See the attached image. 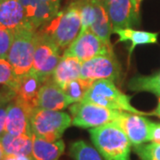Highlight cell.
<instances>
[{
	"instance_id": "484cf974",
	"label": "cell",
	"mask_w": 160,
	"mask_h": 160,
	"mask_svg": "<svg viewBox=\"0 0 160 160\" xmlns=\"http://www.w3.org/2000/svg\"><path fill=\"white\" fill-rule=\"evenodd\" d=\"M133 151L141 160H160V144L158 143L133 145Z\"/></svg>"
},
{
	"instance_id": "ac0fdd59",
	"label": "cell",
	"mask_w": 160,
	"mask_h": 160,
	"mask_svg": "<svg viewBox=\"0 0 160 160\" xmlns=\"http://www.w3.org/2000/svg\"><path fill=\"white\" fill-rule=\"evenodd\" d=\"M0 142L6 154L28 155L31 156L33 148V136L29 135H12L5 132Z\"/></svg>"
},
{
	"instance_id": "d6a6232c",
	"label": "cell",
	"mask_w": 160,
	"mask_h": 160,
	"mask_svg": "<svg viewBox=\"0 0 160 160\" xmlns=\"http://www.w3.org/2000/svg\"><path fill=\"white\" fill-rule=\"evenodd\" d=\"M5 156H6L5 150H4V148H3V145H2V143H1V142H0V160L4 159Z\"/></svg>"
},
{
	"instance_id": "7a4b0ae2",
	"label": "cell",
	"mask_w": 160,
	"mask_h": 160,
	"mask_svg": "<svg viewBox=\"0 0 160 160\" xmlns=\"http://www.w3.org/2000/svg\"><path fill=\"white\" fill-rule=\"evenodd\" d=\"M82 22L77 4L72 2L66 9L59 11L56 16L40 28V31L48 35L60 50H64L79 35ZM63 51V52H64Z\"/></svg>"
},
{
	"instance_id": "44dd1931",
	"label": "cell",
	"mask_w": 160,
	"mask_h": 160,
	"mask_svg": "<svg viewBox=\"0 0 160 160\" xmlns=\"http://www.w3.org/2000/svg\"><path fill=\"white\" fill-rule=\"evenodd\" d=\"M59 8V6L40 0L33 15L29 19V24L35 30H38L56 16Z\"/></svg>"
},
{
	"instance_id": "7c38bea8",
	"label": "cell",
	"mask_w": 160,
	"mask_h": 160,
	"mask_svg": "<svg viewBox=\"0 0 160 160\" xmlns=\"http://www.w3.org/2000/svg\"><path fill=\"white\" fill-rule=\"evenodd\" d=\"M0 25L13 33L23 28L33 29L19 0H0Z\"/></svg>"
},
{
	"instance_id": "6da1fadb",
	"label": "cell",
	"mask_w": 160,
	"mask_h": 160,
	"mask_svg": "<svg viewBox=\"0 0 160 160\" xmlns=\"http://www.w3.org/2000/svg\"><path fill=\"white\" fill-rule=\"evenodd\" d=\"M92 142L105 160H130L131 142L115 123L92 128Z\"/></svg>"
},
{
	"instance_id": "836d02e7",
	"label": "cell",
	"mask_w": 160,
	"mask_h": 160,
	"mask_svg": "<svg viewBox=\"0 0 160 160\" xmlns=\"http://www.w3.org/2000/svg\"><path fill=\"white\" fill-rule=\"evenodd\" d=\"M132 5L134 6V9H135V12H139V9H140V4L138 3L137 0H132Z\"/></svg>"
},
{
	"instance_id": "e0dca14e",
	"label": "cell",
	"mask_w": 160,
	"mask_h": 160,
	"mask_svg": "<svg viewBox=\"0 0 160 160\" xmlns=\"http://www.w3.org/2000/svg\"><path fill=\"white\" fill-rule=\"evenodd\" d=\"M65 144L62 140L48 142L33 135L32 158L34 160H58L62 155Z\"/></svg>"
},
{
	"instance_id": "ffe728a7",
	"label": "cell",
	"mask_w": 160,
	"mask_h": 160,
	"mask_svg": "<svg viewBox=\"0 0 160 160\" xmlns=\"http://www.w3.org/2000/svg\"><path fill=\"white\" fill-rule=\"evenodd\" d=\"M118 36L119 42H126L131 41L132 45L129 49V56H131L133 49L140 45H147V44H155L158 41V33L149 32V31H142V30H136L131 28L126 29H115L113 32Z\"/></svg>"
},
{
	"instance_id": "1f68e13d",
	"label": "cell",
	"mask_w": 160,
	"mask_h": 160,
	"mask_svg": "<svg viewBox=\"0 0 160 160\" xmlns=\"http://www.w3.org/2000/svg\"><path fill=\"white\" fill-rule=\"evenodd\" d=\"M152 115H156V116H158V117H159L160 118V97L159 100H158V107L156 108L153 112H151Z\"/></svg>"
},
{
	"instance_id": "d6986e66",
	"label": "cell",
	"mask_w": 160,
	"mask_h": 160,
	"mask_svg": "<svg viewBox=\"0 0 160 160\" xmlns=\"http://www.w3.org/2000/svg\"><path fill=\"white\" fill-rule=\"evenodd\" d=\"M94 5L96 9V18L89 29L98 36L107 46L112 47L110 35L113 32V27L102 5V0H95Z\"/></svg>"
},
{
	"instance_id": "2e32d148",
	"label": "cell",
	"mask_w": 160,
	"mask_h": 160,
	"mask_svg": "<svg viewBox=\"0 0 160 160\" xmlns=\"http://www.w3.org/2000/svg\"><path fill=\"white\" fill-rule=\"evenodd\" d=\"M82 62L73 56L62 55L55 68L52 79L60 87L63 88L69 82L80 78Z\"/></svg>"
},
{
	"instance_id": "5bb4252c",
	"label": "cell",
	"mask_w": 160,
	"mask_h": 160,
	"mask_svg": "<svg viewBox=\"0 0 160 160\" xmlns=\"http://www.w3.org/2000/svg\"><path fill=\"white\" fill-rule=\"evenodd\" d=\"M69 104V99L62 87L53 80L49 78L42 86L38 95V108L50 110H62L66 109Z\"/></svg>"
},
{
	"instance_id": "7402d4cb",
	"label": "cell",
	"mask_w": 160,
	"mask_h": 160,
	"mask_svg": "<svg viewBox=\"0 0 160 160\" xmlns=\"http://www.w3.org/2000/svg\"><path fill=\"white\" fill-rule=\"evenodd\" d=\"M128 87L132 91L149 92L160 97V73L149 77H134L129 81Z\"/></svg>"
},
{
	"instance_id": "5b68a950",
	"label": "cell",
	"mask_w": 160,
	"mask_h": 160,
	"mask_svg": "<svg viewBox=\"0 0 160 160\" xmlns=\"http://www.w3.org/2000/svg\"><path fill=\"white\" fill-rule=\"evenodd\" d=\"M36 31L31 28H23L13 33V42L8 52L7 61L11 64L19 80L32 69Z\"/></svg>"
},
{
	"instance_id": "e575fe53",
	"label": "cell",
	"mask_w": 160,
	"mask_h": 160,
	"mask_svg": "<svg viewBox=\"0 0 160 160\" xmlns=\"http://www.w3.org/2000/svg\"><path fill=\"white\" fill-rule=\"evenodd\" d=\"M137 1H138V3H139V4H141V2H142V0H137Z\"/></svg>"
},
{
	"instance_id": "8992f818",
	"label": "cell",
	"mask_w": 160,
	"mask_h": 160,
	"mask_svg": "<svg viewBox=\"0 0 160 160\" xmlns=\"http://www.w3.org/2000/svg\"><path fill=\"white\" fill-rule=\"evenodd\" d=\"M61 58L60 48L53 40L46 33L37 30L34 61L31 70L46 82L52 78Z\"/></svg>"
},
{
	"instance_id": "8fae6325",
	"label": "cell",
	"mask_w": 160,
	"mask_h": 160,
	"mask_svg": "<svg viewBox=\"0 0 160 160\" xmlns=\"http://www.w3.org/2000/svg\"><path fill=\"white\" fill-rule=\"evenodd\" d=\"M125 132L132 145H139L149 141L150 120L142 115L121 111L118 118L114 122Z\"/></svg>"
},
{
	"instance_id": "d4e9b609",
	"label": "cell",
	"mask_w": 160,
	"mask_h": 160,
	"mask_svg": "<svg viewBox=\"0 0 160 160\" xmlns=\"http://www.w3.org/2000/svg\"><path fill=\"white\" fill-rule=\"evenodd\" d=\"M0 85H5L13 92L17 91L19 79L7 59L0 58Z\"/></svg>"
},
{
	"instance_id": "83f0119b",
	"label": "cell",
	"mask_w": 160,
	"mask_h": 160,
	"mask_svg": "<svg viewBox=\"0 0 160 160\" xmlns=\"http://www.w3.org/2000/svg\"><path fill=\"white\" fill-rule=\"evenodd\" d=\"M13 32L6 27L0 25V58L7 59L12 44L13 42Z\"/></svg>"
},
{
	"instance_id": "603a6c76",
	"label": "cell",
	"mask_w": 160,
	"mask_h": 160,
	"mask_svg": "<svg viewBox=\"0 0 160 160\" xmlns=\"http://www.w3.org/2000/svg\"><path fill=\"white\" fill-rule=\"evenodd\" d=\"M93 82L94 81L78 78L67 84L63 87L62 90L71 104L79 102L86 96V92L90 89Z\"/></svg>"
},
{
	"instance_id": "cb8c5ba5",
	"label": "cell",
	"mask_w": 160,
	"mask_h": 160,
	"mask_svg": "<svg viewBox=\"0 0 160 160\" xmlns=\"http://www.w3.org/2000/svg\"><path fill=\"white\" fill-rule=\"evenodd\" d=\"M69 152L74 160H102L97 149L83 141L72 143L69 148Z\"/></svg>"
},
{
	"instance_id": "4316f807",
	"label": "cell",
	"mask_w": 160,
	"mask_h": 160,
	"mask_svg": "<svg viewBox=\"0 0 160 160\" xmlns=\"http://www.w3.org/2000/svg\"><path fill=\"white\" fill-rule=\"evenodd\" d=\"M15 96L16 92L11 89L8 90L6 93L0 94V137L6 132V121L8 105Z\"/></svg>"
},
{
	"instance_id": "f546056e",
	"label": "cell",
	"mask_w": 160,
	"mask_h": 160,
	"mask_svg": "<svg viewBox=\"0 0 160 160\" xmlns=\"http://www.w3.org/2000/svg\"><path fill=\"white\" fill-rule=\"evenodd\" d=\"M149 141L151 142L160 144V123H155V122L150 121Z\"/></svg>"
},
{
	"instance_id": "30bf717a",
	"label": "cell",
	"mask_w": 160,
	"mask_h": 160,
	"mask_svg": "<svg viewBox=\"0 0 160 160\" xmlns=\"http://www.w3.org/2000/svg\"><path fill=\"white\" fill-rule=\"evenodd\" d=\"M33 109L15 97L9 103L6 121V132L12 135L33 136L30 117Z\"/></svg>"
},
{
	"instance_id": "9c48e42d",
	"label": "cell",
	"mask_w": 160,
	"mask_h": 160,
	"mask_svg": "<svg viewBox=\"0 0 160 160\" xmlns=\"http://www.w3.org/2000/svg\"><path fill=\"white\" fill-rule=\"evenodd\" d=\"M121 67L114 52L99 55L82 62L80 78L95 81L109 79L115 81L118 78Z\"/></svg>"
},
{
	"instance_id": "9a60e30c",
	"label": "cell",
	"mask_w": 160,
	"mask_h": 160,
	"mask_svg": "<svg viewBox=\"0 0 160 160\" xmlns=\"http://www.w3.org/2000/svg\"><path fill=\"white\" fill-rule=\"evenodd\" d=\"M44 81L38 75L32 70L25 74L19 80L15 97L28 105L30 109L38 108L40 89L44 85Z\"/></svg>"
},
{
	"instance_id": "3957f363",
	"label": "cell",
	"mask_w": 160,
	"mask_h": 160,
	"mask_svg": "<svg viewBox=\"0 0 160 160\" xmlns=\"http://www.w3.org/2000/svg\"><path fill=\"white\" fill-rule=\"evenodd\" d=\"M81 102L93 103L107 109L133 114L142 116L152 115V113H145L132 107L130 97L120 91L115 86L113 81L109 79L95 80Z\"/></svg>"
},
{
	"instance_id": "ba28073f",
	"label": "cell",
	"mask_w": 160,
	"mask_h": 160,
	"mask_svg": "<svg viewBox=\"0 0 160 160\" xmlns=\"http://www.w3.org/2000/svg\"><path fill=\"white\" fill-rule=\"evenodd\" d=\"M111 52H114L113 47L107 46L98 36L88 29L80 31L78 38L63 52V55L73 56L81 62H84L99 55Z\"/></svg>"
},
{
	"instance_id": "277c9868",
	"label": "cell",
	"mask_w": 160,
	"mask_h": 160,
	"mask_svg": "<svg viewBox=\"0 0 160 160\" xmlns=\"http://www.w3.org/2000/svg\"><path fill=\"white\" fill-rule=\"evenodd\" d=\"M71 124V117L60 110L36 108L31 112L30 125L33 135L48 142L61 140Z\"/></svg>"
},
{
	"instance_id": "52a82bcc",
	"label": "cell",
	"mask_w": 160,
	"mask_h": 160,
	"mask_svg": "<svg viewBox=\"0 0 160 160\" xmlns=\"http://www.w3.org/2000/svg\"><path fill=\"white\" fill-rule=\"evenodd\" d=\"M69 111L72 115V125L81 128H94L114 123L121 113L119 110L83 102L73 103Z\"/></svg>"
},
{
	"instance_id": "f1b7e54d",
	"label": "cell",
	"mask_w": 160,
	"mask_h": 160,
	"mask_svg": "<svg viewBox=\"0 0 160 160\" xmlns=\"http://www.w3.org/2000/svg\"><path fill=\"white\" fill-rule=\"evenodd\" d=\"M39 1L40 0H19V2L21 3V5L25 10L26 17L28 19V21H29V19L33 15Z\"/></svg>"
},
{
	"instance_id": "4fadbf2b",
	"label": "cell",
	"mask_w": 160,
	"mask_h": 160,
	"mask_svg": "<svg viewBox=\"0 0 160 160\" xmlns=\"http://www.w3.org/2000/svg\"><path fill=\"white\" fill-rule=\"evenodd\" d=\"M113 29L130 28L132 19L138 14L132 0H102Z\"/></svg>"
},
{
	"instance_id": "4dcf8cb0",
	"label": "cell",
	"mask_w": 160,
	"mask_h": 160,
	"mask_svg": "<svg viewBox=\"0 0 160 160\" xmlns=\"http://www.w3.org/2000/svg\"><path fill=\"white\" fill-rule=\"evenodd\" d=\"M44 2H46V3H49L51 5H54V6H59L60 7V5H61V1L62 0H42Z\"/></svg>"
}]
</instances>
